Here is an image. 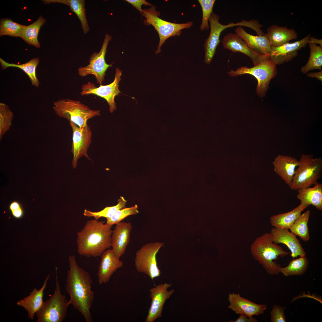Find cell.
Returning a JSON list of instances; mask_svg holds the SVG:
<instances>
[{
  "label": "cell",
  "mask_w": 322,
  "mask_h": 322,
  "mask_svg": "<svg viewBox=\"0 0 322 322\" xmlns=\"http://www.w3.org/2000/svg\"><path fill=\"white\" fill-rule=\"evenodd\" d=\"M308 43L314 44L317 45V44H319L320 46L322 47V39H317L311 36L309 38Z\"/></svg>",
  "instance_id": "obj_43"
},
{
  "label": "cell",
  "mask_w": 322,
  "mask_h": 322,
  "mask_svg": "<svg viewBox=\"0 0 322 322\" xmlns=\"http://www.w3.org/2000/svg\"><path fill=\"white\" fill-rule=\"evenodd\" d=\"M307 76L311 78H316L322 81V71H321L318 72H312L308 73Z\"/></svg>",
  "instance_id": "obj_42"
},
{
  "label": "cell",
  "mask_w": 322,
  "mask_h": 322,
  "mask_svg": "<svg viewBox=\"0 0 322 322\" xmlns=\"http://www.w3.org/2000/svg\"><path fill=\"white\" fill-rule=\"evenodd\" d=\"M56 286L54 293L44 302L35 314L37 322H62L66 316L70 305L65 295L61 294L58 281L57 269L55 270Z\"/></svg>",
  "instance_id": "obj_6"
},
{
  "label": "cell",
  "mask_w": 322,
  "mask_h": 322,
  "mask_svg": "<svg viewBox=\"0 0 322 322\" xmlns=\"http://www.w3.org/2000/svg\"><path fill=\"white\" fill-rule=\"evenodd\" d=\"M309 264V261L306 256H300L298 258L290 261L288 264L285 267H281L280 273L284 276H301L306 271Z\"/></svg>",
  "instance_id": "obj_29"
},
{
  "label": "cell",
  "mask_w": 322,
  "mask_h": 322,
  "mask_svg": "<svg viewBox=\"0 0 322 322\" xmlns=\"http://www.w3.org/2000/svg\"><path fill=\"white\" fill-rule=\"evenodd\" d=\"M310 55L307 64L301 68L303 73L315 69L322 70V47L312 43H308Z\"/></svg>",
  "instance_id": "obj_31"
},
{
  "label": "cell",
  "mask_w": 322,
  "mask_h": 322,
  "mask_svg": "<svg viewBox=\"0 0 322 322\" xmlns=\"http://www.w3.org/2000/svg\"><path fill=\"white\" fill-rule=\"evenodd\" d=\"M126 1L131 4L139 11L141 14L143 11L141 8L142 5H149L151 6L152 5V4L147 2L144 0H126Z\"/></svg>",
  "instance_id": "obj_39"
},
{
  "label": "cell",
  "mask_w": 322,
  "mask_h": 322,
  "mask_svg": "<svg viewBox=\"0 0 322 322\" xmlns=\"http://www.w3.org/2000/svg\"><path fill=\"white\" fill-rule=\"evenodd\" d=\"M312 188L310 187L298 190L297 197L301 204L308 207L311 205L318 210H322V184L318 182Z\"/></svg>",
  "instance_id": "obj_25"
},
{
  "label": "cell",
  "mask_w": 322,
  "mask_h": 322,
  "mask_svg": "<svg viewBox=\"0 0 322 322\" xmlns=\"http://www.w3.org/2000/svg\"><path fill=\"white\" fill-rule=\"evenodd\" d=\"M228 308L236 314L244 315L249 317L264 313L267 308L265 304H258L242 297L239 293H230L228 296Z\"/></svg>",
  "instance_id": "obj_17"
},
{
  "label": "cell",
  "mask_w": 322,
  "mask_h": 322,
  "mask_svg": "<svg viewBox=\"0 0 322 322\" xmlns=\"http://www.w3.org/2000/svg\"><path fill=\"white\" fill-rule=\"evenodd\" d=\"M308 206L300 204L291 211L271 216L270 223L274 227L289 229L297 219L301 212Z\"/></svg>",
  "instance_id": "obj_26"
},
{
  "label": "cell",
  "mask_w": 322,
  "mask_h": 322,
  "mask_svg": "<svg viewBox=\"0 0 322 322\" xmlns=\"http://www.w3.org/2000/svg\"><path fill=\"white\" fill-rule=\"evenodd\" d=\"M13 114L8 105L0 103V140L6 133L9 130L12 125Z\"/></svg>",
  "instance_id": "obj_35"
},
{
  "label": "cell",
  "mask_w": 322,
  "mask_h": 322,
  "mask_svg": "<svg viewBox=\"0 0 322 322\" xmlns=\"http://www.w3.org/2000/svg\"><path fill=\"white\" fill-rule=\"evenodd\" d=\"M122 73V71L116 68L113 81L107 85H101L96 87L94 83L88 82L82 86L80 94L82 95H93L104 99L109 106L110 112L112 113L117 109L115 97L121 93L119 89V84L121 80Z\"/></svg>",
  "instance_id": "obj_12"
},
{
  "label": "cell",
  "mask_w": 322,
  "mask_h": 322,
  "mask_svg": "<svg viewBox=\"0 0 322 322\" xmlns=\"http://www.w3.org/2000/svg\"><path fill=\"white\" fill-rule=\"evenodd\" d=\"M164 245L160 242L148 243L137 250L135 254L134 264L138 272L147 275L152 280L160 276L156 256Z\"/></svg>",
  "instance_id": "obj_9"
},
{
  "label": "cell",
  "mask_w": 322,
  "mask_h": 322,
  "mask_svg": "<svg viewBox=\"0 0 322 322\" xmlns=\"http://www.w3.org/2000/svg\"><path fill=\"white\" fill-rule=\"evenodd\" d=\"M21 208L19 204L17 202L14 201L10 204L9 209L11 211Z\"/></svg>",
  "instance_id": "obj_44"
},
{
  "label": "cell",
  "mask_w": 322,
  "mask_h": 322,
  "mask_svg": "<svg viewBox=\"0 0 322 322\" xmlns=\"http://www.w3.org/2000/svg\"><path fill=\"white\" fill-rule=\"evenodd\" d=\"M26 26L14 22L9 18L1 19L0 24V36L7 35L21 37Z\"/></svg>",
  "instance_id": "obj_33"
},
{
  "label": "cell",
  "mask_w": 322,
  "mask_h": 322,
  "mask_svg": "<svg viewBox=\"0 0 322 322\" xmlns=\"http://www.w3.org/2000/svg\"><path fill=\"white\" fill-rule=\"evenodd\" d=\"M132 226L130 222H120L112 230L111 246L115 255L119 258L125 253L129 243Z\"/></svg>",
  "instance_id": "obj_19"
},
{
  "label": "cell",
  "mask_w": 322,
  "mask_h": 322,
  "mask_svg": "<svg viewBox=\"0 0 322 322\" xmlns=\"http://www.w3.org/2000/svg\"><path fill=\"white\" fill-rule=\"evenodd\" d=\"M270 233L273 242L276 244L282 243L285 245L290 251L291 256L293 258L306 256V253L300 240L288 229L274 227L272 228Z\"/></svg>",
  "instance_id": "obj_18"
},
{
  "label": "cell",
  "mask_w": 322,
  "mask_h": 322,
  "mask_svg": "<svg viewBox=\"0 0 322 322\" xmlns=\"http://www.w3.org/2000/svg\"><path fill=\"white\" fill-rule=\"evenodd\" d=\"M251 252L254 258L262 265L267 273L277 275L281 265L275 261L278 257H284L288 253L280 246L273 243L270 233L257 237L251 246Z\"/></svg>",
  "instance_id": "obj_3"
},
{
  "label": "cell",
  "mask_w": 322,
  "mask_h": 322,
  "mask_svg": "<svg viewBox=\"0 0 322 322\" xmlns=\"http://www.w3.org/2000/svg\"><path fill=\"white\" fill-rule=\"evenodd\" d=\"M126 202L123 197L121 196L118 200V204L115 206L106 207L98 212H92L85 209L83 214L88 217H93L97 219L101 217H105L106 219L109 218L118 210L125 208Z\"/></svg>",
  "instance_id": "obj_34"
},
{
  "label": "cell",
  "mask_w": 322,
  "mask_h": 322,
  "mask_svg": "<svg viewBox=\"0 0 322 322\" xmlns=\"http://www.w3.org/2000/svg\"><path fill=\"white\" fill-rule=\"evenodd\" d=\"M172 285L171 284L165 283L159 284L150 289V296L151 301L148 315L145 320V322H153L162 317L163 308L166 301L174 292V289L168 290V288Z\"/></svg>",
  "instance_id": "obj_14"
},
{
  "label": "cell",
  "mask_w": 322,
  "mask_h": 322,
  "mask_svg": "<svg viewBox=\"0 0 322 322\" xmlns=\"http://www.w3.org/2000/svg\"><path fill=\"white\" fill-rule=\"evenodd\" d=\"M53 105V109L59 117L66 118L80 128L87 124L89 119L100 115L99 110L91 109L79 101L62 99Z\"/></svg>",
  "instance_id": "obj_5"
},
{
  "label": "cell",
  "mask_w": 322,
  "mask_h": 322,
  "mask_svg": "<svg viewBox=\"0 0 322 322\" xmlns=\"http://www.w3.org/2000/svg\"><path fill=\"white\" fill-rule=\"evenodd\" d=\"M275 172L290 187L299 161L290 156L278 155L273 162Z\"/></svg>",
  "instance_id": "obj_21"
},
{
  "label": "cell",
  "mask_w": 322,
  "mask_h": 322,
  "mask_svg": "<svg viewBox=\"0 0 322 322\" xmlns=\"http://www.w3.org/2000/svg\"><path fill=\"white\" fill-rule=\"evenodd\" d=\"M39 60L38 58H34L28 62L23 64H16L8 63L2 58H0V63L2 69H4L10 67H16L23 70L28 76L32 85L38 87L39 82L36 74V68L39 64Z\"/></svg>",
  "instance_id": "obj_28"
},
{
  "label": "cell",
  "mask_w": 322,
  "mask_h": 322,
  "mask_svg": "<svg viewBox=\"0 0 322 322\" xmlns=\"http://www.w3.org/2000/svg\"><path fill=\"white\" fill-rule=\"evenodd\" d=\"M257 321V320L253 317H249L243 314L240 315V316L236 320L229 321L230 322H256Z\"/></svg>",
  "instance_id": "obj_40"
},
{
  "label": "cell",
  "mask_w": 322,
  "mask_h": 322,
  "mask_svg": "<svg viewBox=\"0 0 322 322\" xmlns=\"http://www.w3.org/2000/svg\"><path fill=\"white\" fill-rule=\"evenodd\" d=\"M69 123L72 132L71 152L73 159L72 164L75 168L78 159L82 156L90 160L87 154V151L92 142V132L88 124L83 128H80L73 123Z\"/></svg>",
  "instance_id": "obj_13"
},
{
  "label": "cell",
  "mask_w": 322,
  "mask_h": 322,
  "mask_svg": "<svg viewBox=\"0 0 322 322\" xmlns=\"http://www.w3.org/2000/svg\"><path fill=\"white\" fill-rule=\"evenodd\" d=\"M310 35L294 42L287 43L277 47H271L269 54L271 60L276 65L290 61L298 55V51L308 44Z\"/></svg>",
  "instance_id": "obj_15"
},
{
  "label": "cell",
  "mask_w": 322,
  "mask_h": 322,
  "mask_svg": "<svg viewBox=\"0 0 322 322\" xmlns=\"http://www.w3.org/2000/svg\"><path fill=\"white\" fill-rule=\"evenodd\" d=\"M95 219L88 221L77 233L78 252L86 257L101 256L111 247L112 226Z\"/></svg>",
  "instance_id": "obj_2"
},
{
  "label": "cell",
  "mask_w": 322,
  "mask_h": 322,
  "mask_svg": "<svg viewBox=\"0 0 322 322\" xmlns=\"http://www.w3.org/2000/svg\"><path fill=\"white\" fill-rule=\"evenodd\" d=\"M42 1L45 4L59 3L68 5L71 11L74 13L79 18L83 33L85 34H86L89 31L90 28L86 17L85 0H42Z\"/></svg>",
  "instance_id": "obj_27"
},
{
  "label": "cell",
  "mask_w": 322,
  "mask_h": 322,
  "mask_svg": "<svg viewBox=\"0 0 322 322\" xmlns=\"http://www.w3.org/2000/svg\"><path fill=\"white\" fill-rule=\"evenodd\" d=\"M49 277V274L47 275L41 289L38 290L37 288H34L28 296L17 302L18 305L23 307L27 312L29 319H34L35 314L43 305L44 291Z\"/></svg>",
  "instance_id": "obj_22"
},
{
  "label": "cell",
  "mask_w": 322,
  "mask_h": 322,
  "mask_svg": "<svg viewBox=\"0 0 322 322\" xmlns=\"http://www.w3.org/2000/svg\"><path fill=\"white\" fill-rule=\"evenodd\" d=\"M235 32L252 50L261 54L269 55L271 47L267 33L264 35H253L247 33L241 26L236 28Z\"/></svg>",
  "instance_id": "obj_23"
},
{
  "label": "cell",
  "mask_w": 322,
  "mask_h": 322,
  "mask_svg": "<svg viewBox=\"0 0 322 322\" xmlns=\"http://www.w3.org/2000/svg\"><path fill=\"white\" fill-rule=\"evenodd\" d=\"M202 10V20L200 26L201 30H207L210 27L209 19L213 12V8L215 0H198Z\"/></svg>",
  "instance_id": "obj_36"
},
{
  "label": "cell",
  "mask_w": 322,
  "mask_h": 322,
  "mask_svg": "<svg viewBox=\"0 0 322 322\" xmlns=\"http://www.w3.org/2000/svg\"><path fill=\"white\" fill-rule=\"evenodd\" d=\"M138 206L135 205L130 208H124L117 211L111 218L107 219L106 224L112 226L121 222L126 217L139 213Z\"/></svg>",
  "instance_id": "obj_37"
},
{
  "label": "cell",
  "mask_w": 322,
  "mask_h": 322,
  "mask_svg": "<svg viewBox=\"0 0 322 322\" xmlns=\"http://www.w3.org/2000/svg\"><path fill=\"white\" fill-rule=\"evenodd\" d=\"M143 10L142 14L145 18L144 24L147 25H152L159 35L160 41L156 54L161 52V47L168 38L171 36H179L182 30L190 28L193 25L191 21L176 23L163 20L159 17L160 12L156 10L155 6Z\"/></svg>",
  "instance_id": "obj_7"
},
{
  "label": "cell",
  "mask_w": 322,
  "mask_h": 322,
  "mask_svg": "<svg viewBox=\"0 0 322 322\" xmlns=\"http://www.w3.org/2000/svg\"><path fill=\"white\" fill-rule=\"evenodd\" d=\"M112 38L110 35L106 34L100 51L98 53L94 52L91 55L88 65L78 68V73L80 76L85 77L93 75L95 77L97 82L102 85L105 80L106 72L109 67L112 66L113 64H107L105 59L107 46Z\"/></svg>",
  "instance_id": "obj_10"
},
{
  "label": "cell",
  "mask_w": 322,
  "mask_h": 322,
  "mask_svg": "<svg viewBox=\"0 0 322 322\" xmlns=\"http://www.w3.org/2000/svg\"><path fill=\"white\" fill-rule=\"evenodd\" d=\"M222 43L224 48L233 52H241L249 57L254 66L270 59L269 55L261 54L251 49L236 34L230 33L226 34L223 37Z\"/></svg>",
  "instance_id": "obj_16"
},
{
  "label": "cell",
  "mask_w": 322,
  "mask_h": 322,
  "mask_svg": "<svg viewBox=\"0 0 322 322\" xmlns=\"http://www.w3.org/2000/svg\"><path fill=\"white\" fill-rule=\"evenodd\" d=\"M97 275L100 284L108 282L117 270L123 266V262L114 254L112 250L108 249L101 255Z\"/></svg>",
  "instance_id": "obj_20"
},
{
  "label": "cell",
  "mask_w": 322,
  "mask_h": 322,
  "mask_svg": "<svg viewBox=\"0 0 322 322\" xmlns=\"http://www.w3.org/2000/svg\"><path fill=\"white\" fill-rule=\"evenodd\" d=\"M271 47H277L296 39L297 34L293 29L273 25L268 27L267 33Z\"/></svg>",
  "instance_id": "obj_24"
},
{
  "label": "cell",
  "mask_w": 322,
  "mask_h": 322,
  "mask_svg": "<svg viewBox=\"0 0 322 322\" xmlns=\"http://www.w3.org/2000/svg\"><path fill=\"white\" fill-rule=\"evenodd\" d=\"M271 322H286L284 308L275 304L270 312Z\"/></svg>",
  "instance_id": "obj_38"
},
{
  "label": "cell",
  "mask_w": 322,
  "mask_h": 322,
  "mask_svg": "<svg viewBox=\"0 0 322 322\" xmlns=\"http://www.w3.org/2000/svg\"><path fill=\"white\" fill-rule=\"evenodd\" d=\"M11 213L13 216L16 218H21L23 214V210L21 207L11 211Z\"/></svg>",
  "instance_id": "obj_41"
},
{
  "label": "cell",
  "mask_w": 322,
  "mask_h": 322,
  "mask_svg": "<svg viewBox=\"0 0 322 322\" xmlns=\"http://www.w3.org/2000/svg\"><path fill=\"white\" fill-rule=\"evenodd\" d=\"M276 65L269 59L252 67L242 66L234 71L231 70L228 72V74L232 77L245 74L254 76L258 81L257 93L259 97H262L265 94L271 80L277 74Z\"/></svg>",
  "instance_id": "obj_8"
},
{
  "label": "cell",
  "mask_w": 322,
  "mask_h": 322,
  "mask_svg": "<svg viewBox=\"0 0 322 322\" xmlns=\"http://www.w3.org/2000/svg\"><path fill=\"white\" fill-rule=\"evenodd\" d=\"M310 214L309 210L301 214L290 229L291 232L305 242H307L310 238L308 223Z\"/></svg>",
  "instance_id": "obj_32"
},
{
  "label": "cell",
  "mask_w": 322,
  "mask_h": 322,
  "mask_svg": "<svg viewBox=\"0 0 322 322\" xmlns=\"http://www.w3.org/2000/svg\"><path fill=\"white\" fill-rule=\"evenodd\" d=\"M313 157L312 154L301 155L290 187L291 189L298 190L318 183V180L321 177L322 159L320 157Z\"/></svg>",
  "instance_id": "obj_4"
},
{
  "label": "cell",
  "mask_w": 322,
  "mask_h": 322,
  "mask_svg": "<svg viewBox=\"0 0 322 322\" xmlns=\"http://www.w3.org/2000/svg\"><path fill=\"white\" fill-rule=\"evenodd\" d=\"M219 16L214 13L210 15L209 19L210 26V32L208 37L206 39L204 44L205 58V62L210 64L214 56L216 48L220 41V37L221 32L225 29L236 26L247 27V21L242 20L236 23H229L224 25L219 21Z\"/></svg>",
  "instance_id": "obj_11"
},
{
  "label": "cell",
  "mask_w": 322,
  "mask_h": 322,
  "mask_svg": "<svg viewBox=\"0 0 322 322\" xmlns=\"http://www.w3.org/2000/svg\"><path fill=\"white\" fill-rule=\"evenodd\" d=\"M46 21L45 18L40 16L35 21L26 26L21 38L29 44L37 48L40 47V45L38 39V34L41 27Z\"/></svg>",
  "instance_id": "obj_30"
},
{
  "label": "cell",
  "mask_w": 322,
  "mask_h": 322,
  "mask_svg": "<svg viewBox=\"0 0 322 322\" xmlns=\"http://www.w3.org/2000/svg\"><path fill=\"white\" fill-rule=\"evenodd\" d=\"M69 269L67 271L66 290L70 295L69 303L84 317L86 322H92L90 309L94 298L92 291V280L89 273L78 264L75 256H69Z\"/></svg>",
  "instance_id": "obj_1"
}]
</instances>
